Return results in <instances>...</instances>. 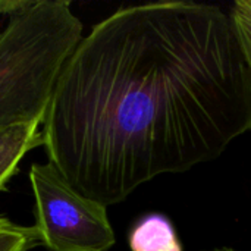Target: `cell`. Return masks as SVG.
<instances>
[{
	"instance_id": "1",
	"label": "cell",
	"mask_w": 251,
	"mask_h": 251,
	"mask_svg": "<svg viewBox=\"0 0 251 251\" xmlns=\"http://www.w3.org/2000/svg\"><path fill=\"white\" fill-rule=\"evenodd\" d=\"M41 125L49 162L106 207L218 159L251 129V72L229 12L190 0L118 9L63 63Z\"/></svg>"
},
{
	"instance_id": "2",
	"label": "cell",
	"mask_w": 251,
	"mask_h": 251,
	"mask_svg": "<svg viewBox=\"0 0 251 251\" xmlns=\"http://www.w3.org/2000/svg\"><path fill=\"white\" fill-rule=\"evenodd\" d=\"M82 29L63 0H34L10 16L0 32V131L43 124L56 79Z\"/></svg>"
},
{
	"instance_id": "3",
	"label": "cell",
	"mask_w": 251,
	"mask_h": 251,
	"mask_svg": "<svg viewBox=\"0 0 251 251\" xmlns=\"http://www.w3.org/2000/svg\"><path fill=\"white\" fill-rule=\"evenodd\" d=\"M29 182L35 228L50 251H107L116 243L107 207L78 193L50 163H34Z\"/></svg>"
},
{
	"instance_id": "4",
	"label": "cell",
	"mask_w": 251,
	"mask_h": 251,
	"mask_svg": "<svg viewBox=\"0 0 251 251\" xmlns=\"http://www.w3.org/2000/svg\"><path fill=\"white\" fill-rule=\"evenodd\" d=\"M40 122L16 124L0 131V191L16 174L25 154L43 146Z\"/></svg>"
},
{
	"instance_id": "5",
	"label": "cell",
	"mask_w": 251,
	"mask_h": 251,
	"mask_svg": "<svg viewBox=\"0 0 251 251\" xmlns=\"http://www.w3.org/2000/svg\"><path fill=\"white\" fill-rule=\"evenodd\" d=\"M131 251H182L171 221L162 215H149L129 234Z\"/></svg>"
},
{
	"instance_id": "6",
	"label": "cell",
	"mask_w": 251,
	"mask_h": 251,
	"mask_svg": "<svg viewBox=\"0 0 251 251\" xmlns=\"http://www.w3.org/2000/svg\"><path fill=\"white\" fill-rule=\"evenodd\" d=\"M41 246L35 225H19L0 216V251H31Z\"/></svg>"
},
{
	"instance_id": "7",
	"label": "cell",
	"mask_w": 251,
	"mask_h": 251,
	"mask_svg": "<svg viewBox=\"0 0 251 251\" xmlns=\"http://www.w3.org/2000/svg\"><path fill=\"white\" fill-rule=\"evenodd\" d=\"M229 15L251 72V0L234 1Z\"/></svg>"
},
{
	"instance_id": "8",
	"label": "cell",
	"mask_w": 251,
	"mask_h": 251,
	"mask_svg": "<svg viewBox=\"0 0 251 251\" xmlns=\"http://www.w3.org/2000/svg\"><path fill=\"white\" fill-rule=\"evenodd\" d=\"M209 251H237L234 249H216V250H209Z\"/></svg>"
}]
</instances>
